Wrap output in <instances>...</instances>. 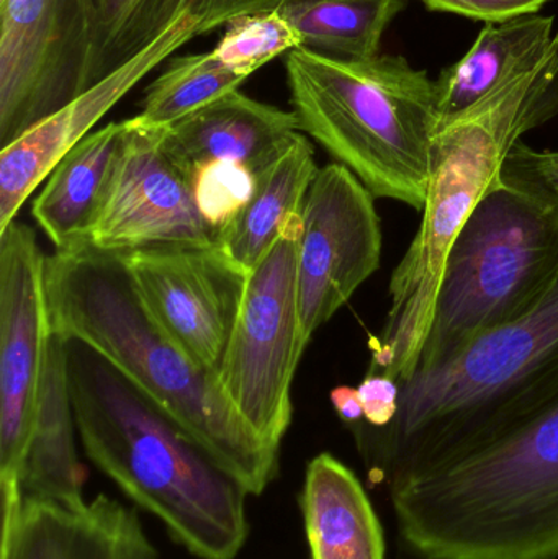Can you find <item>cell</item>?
I'll list each match as a JSON object with an SVG mask.
<instances>
[{"instance_id": "6da1fadb", "label": "cell", "mask_w": 558, "mask_h": 559, "mask_svg": "<svg viewBox=\"0 0 558 559\" xmlns=\"http://www.w3.org/2000/svg\"><path fill=\"white\" fill-rule=\"evenodd\" d=\"M64 341L87 459L193 557L238 558L249 537L248 489L104 355Z\"/></svg>"}, {"instance_id": "7a4b0ae2", "label": "cell", "mask_w": 558, "mask_h": 559, "mask_svg": "<svg viewBox=\"0 0 558 559\" xmlns=\"http://www.w3.org/2000/svg\"><path fill=\"white\" fill-rule=\"evenodd\" d=\"M45 282L52 332L104 355L249 495H264L278 475V450L242 420L218 378L161 328L120 254L78 242L46 258Z\"/></svg>"}, {"instance_id": "3957f363", "label": "cell", "mask_w": 558, "mask_h": 559, "mask_svg": "<svg viewBox=\"0 0 558 559\" xmlns=\"http://www.w3.org/2000/svg\"><path fill=\"white\" fill-rule=\"evenodd\" d=\"M558 396V277L523 318L402 383L399 414L356 430L370 483L387 489L507 433Z\"/></svg>"}, {"instance_id": "277c9868", "label": "cell", "mask_w": 558, "mask_h": 559, "mask_svg": "<svg viewBox=\"0 0 558 559\" xmlns=\"http://www.w3.org/2000/svg\"><path fill=\"white\" fill-rule=\"evenodd\" d=\"M557 114L558 33L536 66L439 124L422 225L390 280L392 301L382 332L370 341L369 373L400 384L416 373L455 238L500 180L511 147Z\"/></svg>"}, {"instance_id": "5b68a950", "label": "cell", "mask_w": 558, "mask_h": 559, "mask_svg": "<svg viewBox=\"0 0 558 559\" xmlns=\"http://www.w3.org/2000/svg\"><path fill=\"white\" fill-rule=\"evenodd\" d=\"M389 495L400 540L416 559H557L558 396Z\"/></svg>"}, {"instance_id": "8992f818", "label": "cell", "mask_w": 558, "mask_h": 559, "mask_svg": "<svg viewBox=\"0 0 558 559\" xmlns=\"http://www.w3.org/2000/svg\"><path fill=\"white\" fill-rule=\"evenodd\" d=\"M292 105L310 134L373 199L423 212L439 128L435 81L402 56L331 58L295 48L285 58Z\"/></svg>"}, {"instance_id": "52a82bcc", "label": "cell", "mask_w": 558, "mask_h": 559, "mask_svg": "<svg viewBox=\"0 0 558 559\" xmlns=\"http://www.w3.org/2000/svg\"><path fill=\"white\" fill-rule=\"evenodd\" d=\"M557 277L558 213L498 180L449 251L416 373L533 311Z\"/></svg>"}, {"instance_id": "ba28073f", "label": "cell", "mask_w": 558, "mask_h": 559, "mask_svg": "<svg viewBox=\"0 0 558 559\" xmlns=\"http://www.w3.org/2000/svg\"><path fill=\"white\" fill-rule=\"evenodd\" d=\"M298 236L300 229L282 236L249 272L218 374L242 420L277 450L292 424V384L307 348L298 299Z\"/></svg>"}, {"instance_id": "9c48e42d", "label": "cell", "mask_w": 558, "mask_h": 559, "mask_svg": "<svg viewBox=\"0 0 558 559\" xmlns=\"http://www.w3.org/2000/svg\"><path fill=\"white\" fill-rule=\"evenodd\" d=\"M104 12L100 0L0 2V144L91 88Z\"/></svg>"}, {"instance_id": "30bf717a", "label": "cell", "mask_w": 558, "mask_h": 559, "mask_svg": "<svg viewBox=\"0 0 558 559\" xmlns=\"http://www.w3.org/2000/svg\"><path fill=\"white\" fill-rule=\"evenodd\" d=\"M46 258L35 229L0 233V489H22L51 337Z\"/></svg>"}, {"instance_id": "8fae6325", "label": "cell", "mask_w": 558, "mask_h": 559, "mask_svg": "<svg viewBox=\"0 0 558 559\" xmlns=\"http://www.w3.org/2000/svg\"><path fill=\"white\" fill-rule=\"evenodd\" d=\"M373 200L343 164L321 167L311 182L297 255L301 332L307 345L379 271L382 226Z\"/></svg>"}, {"instance_id": "7c38bea8", "label": "cell", "mask_w": 558, "mask_h": 559, "mask_svg": "<svg viewBox=\"0 0 558 559\" xmlns=\"http://www.w3.org/2000/svg\"><path fill=\"white\" fill-rule=\"evenodd\" d=\"M161 328L218 378L249 272L222 246H166L120 254Z\"/></svg>"}, {"instance_id": "4fadbf2b", "label": "cell", "mask_w": 558, "mask_h": 559, "mask_svg": "<svg viewBox=\"0 0 558 559\" xmlns=\"http://www.w3.org/2000/svg\"><path fill=\"white\" fill-rule=\"evenodd\" d=\"M124 123L110 190L84 242L115 254L166 246L218 245V236L197 210L190 180L161 146V128L150 127L140 117Z\"/></svg>"}, {"instance_id": "5bb4252c", "label": "cell", "mask_w": 558, "mask_h": 559, "mask_svg": "<svg viewBox=\"0 0 558 559\" xmlns=\"http://www.w3.org/2000/svg\"><path fill=\"white\" fill-rule=\"evenodd\" d=\"M2 492L0 559H159L136 509L98 495L78 508Z\"/></svg>"}, {"instance_id": "9a60e30c", "label": "cell", "mask_w": 558, "mask_h": 559, "mask_svg": "<svg viewBox=\"0 0 558 559\" xmlns=\"http://www.w3.org/2000/svg\"><path fill=\"white\" fill-rule=\"evenodd\" d=\"M193 36L180 28L157 38L133 61L121 66L66 105L29 128L0 151V233L15 222L33 190L59 163L91 134L92 128L161 62L170 58Z\"/></svg>"}, {"instance_id": "2e32d148", "label": "cell", "mask_w": 558, "mask_h": 559, "mask_svg": "<svg viewBox=\"0 0 558 559\" xmlns=\"http://www.w3.org/2000/svg\"><path fill=\"white\" fill-rule=\"evenodd\" d=\"M301 133L295 111L254 100L239 91L161 128V146L190 180L209 163H238L261 173Z\"/></svg>"}, {"instance_id": "e0dca14e", "label": "cell", "mask_w": 558, "mask_h": 559, "mask_svg": "<svg viewBox=\"0 0 558 559\" xmlns=\"http://www.w3.org/2000/svg\"><path fill=\"white\" fill-rule=\"evenodd\" d=\"M78 426L68 381L66 341L51 332L38 413L23 466L25 498L78 508L85 504V468L79 460Z\"/></svg>"}, {"instance_id": "ac0fdd59", "label": "cell", "mask_w": 558, "mask_h": 559, "mask_svg": "<svg viewBox=\"0 0 558 559\" xmlns=\"http://www.w3.org/2000/svg\"><path fill=\"white\" fill-rule=\"evenodd\" d=\"M557 33L556 19L539 13L485 23L472 48L435 81L439 124L536 66Z\"/></svg>"}, {"instance_id": "d6986e66", "label": "cell", "mask_w": 558, "mask_h": 559, "mask_svg": "<svg viewBox=\"0 0 558 559\" xmlns=\"http://www.w3.org/2000/svg\"><path fill=\"white\" fill-rule=\"evenodd\" d=\"M301 512L311 559H385L382 525L363 483L331 453L308 463Z\"/></svg>"}, {"instance_id": "ffe728a7", "label": "cell", "mask_w": 558, "mask_h": 559, "mask_svg": "<svg viewBox=\"0 0 558 559\" xmlns=\"http://www.w3.org/2000/svg\"><path fill=\"white\" fill-rule=\"evenodd\" d=\"M127 123H110L82 140L56 169L32 215L56 251L84 242L100 215L123 146Z\"/></svg>"}, {"instance_id": "44dd1931", "label": "cell", "mask_w": 558, "mask_h": 559, "mask_svg": "<svg viewBox=\"0 0 558 559\" xmlns=\"http://www.w3.org/2000/svg\"><path fill=\"white\" fill-rule=\"evenodd\" d=\"M285 0H120L102 25L91 69L97 84L157 38L183 28L205 35L246 13L277 10Z\"/></svg>"}, {"instance_id": "7402d4cb", "label": "cell", "mask_w": 558, "mask_h": 559, "mask_svg": "<svg viewBox=\"0 0 558 559\" xmlns=\"http://www.w3.org/2000/svg\"><path fill=\"white\" fill-rule=\"evenodd\" d=\"M318 170L313 144L300 133L258 173L251 202L219 236V246L245 271L251 272L282 236L300 229L305 199Z\"/></svg>"}, {"instance_id": "603a6c76", "label": "cell", "mask_w": 558, "mask_h": 559, "mask_svg": "<svg viewBox=\"0 0 558 559\" xmlns=\"http://www.w3.org/2000/svg\"><path fill=\"white\" fill-rule=\"evenodd\" d=\"M406 0H285L277 12L300 36V48L364 61L380 55L383 33Z\"/></svg>"}, {"instance_id": "cb8c5ba5", "label": "cell", "mask_w": 558, "mask_h": 559, "mask_svg": "<svg viewBox=\"0 0 558 559\" xmlns=\"http://www.w3.org/2000/svg\"><path fill=\"white\" fill-rule=\"evenodd\" d=\"M245 81V75L223 64L213 51L177 56L146 88L143 111L138 117L150 127H170L216 98L238 91Z\"/></svg>"}, {"instance_id": "d4e9b609", "label": "cell", "mask_w": 558, "mask_h": 559, "mask_svg": "<svg viewBox=\"0 0 558 559\" xmlns=\"http://www.w3.org/2000/svg\"><path fill=\"white\" fill-rule=\"evenodd\" d=\"M225 26V35L213 52L246 79L277 56L301 46L300 36L277 10L246 13Z\"/></svg>"}, {"instance_id": "484cf974", "label": "cell", "mask_w": 558, "mask_h": 559, "mask_svg": "<svg viewBox=\"0 0 558 559\" xmlns=\"http://www.w3.org/2000/svg\"><path fill=\"white\" fill-rule=\"evenodd\" d=\"M193 200L203 223L222 236L251 202L258 174L238 163H209L190 176Z\"/></svg>"}, {"instance_id": "4316f807", "label": "cell", "mask_w": 558, "mask_h": 559, "mask_svg": "<svg viewBox=\"0 0 558 559\" xmlns=\"http://www.w3.org/2000/svg\"><path fill=\"white\" fill-rule=\"evenodd\" d=\"M500 179L558 213V151H536L518 141L504 157Z\"/></svg>"}, {"instance_id": "83f0119b", "label": "cell", "mask_w": 558, "mask_h": 559, "mask_svg": "<svg viewBox=\"0 0 558 559\" xmlns=\"http://www.w3.org/2000/svg\"><path fill=\"white\" fill-rule=\"evenodd\" d=\"M360 403H363L364 420L359 426L353 427L356 430H382L395 420L399 414L400 393L402 384L387 374L367 373L360 381Z\"/></svg>"}, {"instance_id": "f1b7e54d", "label": "cell", "mask_w": 558, "mask_h": 559, "mask_svg": "<svg viewBox=\"0 0 558 559\" xmlns=\"http://www.w3.org/2000/svg\"><path fill=\"white\" fill-rule=\"evenodd\" d=\"M431 12L454 13L484 23H500L537 13L550 0H422Z\"/></svg>"}, {"instance_id": "f546056e", "label": "cell", "mask_w": 558, "mask_h": 559, "mask_svg": "<svg viewBox=\"0 0 558 559\" xmlns=\"http://www.w3.org/2000/svg\"><path fill=\"white\" fill-rule=\"evenodd\" d=\"M331 403L340 419L346 426H359L364 420L363 403H360L359 391L353 386H337L331 391Z\"/></svg>"}, {"instance_id": "4dcf8cb0", "label": "cell", "mask_w": 558, "mask_h": 559, "mask_svg": "<svg viewBox=\"0 0 558 559\" xmlns=\"http://www.w3.org/2000/svg\"><path fill=\"white\" fill-rule=\"evenodd\" d=\"M118 3H120V0H100L102 12H104V22L108 19V15L114 12V9ZM104 22H102V25H104Z\"/></svg>"}, {"instance_id": "1f68e13d", "label": "cell", "mask_w": 558, "mask_h": 559, "mask_svg": "<svg viewBox=\"0 0 558 559\" xmlns=\"http://www.w3.org/2000/svg\"><path fill=\"white\" fill-rule=\"evenodd\" d=\"M0 2H2V0H0Z\"/></svg>"}]
</instances>
